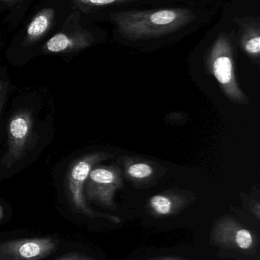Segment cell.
I'll return each instance as SVG.
<instances>
[{
    "instance_id": "1",
    "label": "cell",
    "mask_w": 260,
    "mask_h": 260,
    "mask_svg": "<svg viewBox=\"0 0 260 260\" xmlns=\"http://www.w3.org/2000/svg\"><path fill=\"white\" fill-rule=\"evenodd\" d=\"M111 18L123 38L137 41L174 33L192 22L195 15L186 8H165L118 12Z\"/></svg>"
},
{
    "instance_id": "2",
    "label": "cell",
    "mask_w": 260,
    "mask_h": 260,
    "mask_svg": "<svg viewBox=\"0 0 260 260\" xmlns=\"http://www.w3.org/2000/svg\"><path fill=\"white\" fill-rule=\"evenodd\" d=\"M207 63L211 73L230 100L235 103H248L237 82L230 35L227 32H221L218 35L209 50Z\"/></svg>"
},
{
    "instance_id": "3",
    "label": "cell",
    "mask_w": 260,
    "mask_h": 260,
    "mask_svg": "<svg viewBox=\"0 0 260 260\" xmlns=\"http://www.w3.org/2000/svg\"><path fill=\"white\" fill-rule=\"evenodd\" d=\"M112 154L105 152H93L85 154L75 159L69 165L66 174V189L72 204L79 212L93 218H102L120 224L122 220L119 217L108 214L98 213L92 210L84 197V185L90 171L98 163L112 157Z\"/></svg>"
},
{
    "instance_id": "4",
    "label": "cell",
    "mask_w": 260,
    "mask_h": 260,
    "mask_svg": "<svg viewBox=\"0 0 260 260\" xmlns=\"http://www.w3.org/2000/svg\"><path fill=\"white\" fill-rule=\"evenodd\" d=\"M7 134V148L2 158L1 165L9 169L22 160L36 144L32 111L21 108L12 114L8 123Z\"/></svg>"
},
{
    "instance_id": "5",
    "label": "cell",
    "mask_w": 260,
    "mask_h": 260,
    "mask_svg": "<svg viewBox=\"0 0 260 260\" xmlns=\"http://www.w3.org/2000/svg\"><path fill=\"white\" fill-rule=\"evenodd\" d=\"M122 186L123 179L119 168L114 166H95L84 185V197L85 200L114 209V196Z\"/></svg>"
},
{
    "instance_id": "6",
    "label": "cell",
    "mask_w": 260,
    "mask_h": 260,
    "mask_svg": "<svg viewBox=\"0 0 260 260\" xmlns=\"http://www.w3.org/2000/svg\"><path fill=\"white\" fill-rule=\"evenodd\" d=\"M211 241L216 245L241 252L252 251L256 247L253 232L232 217L218 221L212 229Z\"/></svg>"
},
{
    "instance_id": "7",
    "label": "cell",
    "mask_w": 260,
    "mask_h": 260,
    "mask_svg": "<svg viewBox=\"0 0 260 260\" xmlns=\"http://www.w3.org/2000/svg\"><path fill=\"white\" fill-rule=\"evenodd\" d=\"M57 247L50 238L12 240L0 242V260H41Z\"/></svg>"
},
{
    "instance_id": "8",
    "label": "cell",
    "mask_w": 260,
    "mask_h": 260,
    "mask_svg": "<svg viewBox=\"0 0 260 260\" xmlns=\"http://www.w3.org/2000/svg\"><path fill=\"white\" fill-rule=\"evenodd\" d=\"M239 26V43L244 53L252 59L260 56V27L259 20L251 17L233 20Z\"/></svg>"
},
{
    "instance_id": "9",
    "label": "cell",
    "mask_w": 260,
    "mask_h": 260,
    "mask_svg": "<svg viewBox=\"0 0 260 260\" xmlns=\"http://www.w3.org/2000/svg\"><path fill=\"white\" fill-rule=\"evenodd\" d=\"M188 200L178 194H157L148 201L150 213L157 218L172 216L187 206Z\"/></svg>"
},
{
    "instance_id": "10",
    "label": "cell",
    "mask_w": 260,
    "mask_h": 260,
    "mask_svg": "<svg viewBox=\"0 0 260 260\" xmlns=\"http://www.w3.org/2000/svg\"><path fill=\"white\" fill-rule=\"evenodd\" d=\"M91 35L87 33H76L71 37L59 33L52 37L45 45L50 53H67L86 48L93 42Z\"/></svg>"
},
{
    "instance_id": "11",
    "label": "cell",
    "mask_w": 260,
    "mask_h": 260,
    "mask_svg": "<svg viewBox=\"0 0 260 260\" xmlns=\"http://www.w3.org/2000/svg\"><path fill=\"white\" fill-rule=\"evenodd\" d=\"M53 16V11L44 9L32 20L27 29V41L30 42L39 39L50 27Z\"/></svg>"
},
{
    "instance_id": "12",
    "label": "cell",
    "mask_w": 260,
    "mask_h": 260,
    "mask_svg": "<svg viewBox=\"0 0 260 260\" xmlns=\"http://www.w3.org/2000/svg\"><path fill=\"white\" fill-rule=\"evenodd\" d=\"M126 172L130 178L142 180L151 177L154 174V169L145 162H135L128 165Z\"/></svg>"
},
{
    "instance_id": "13",
    "label": "cell",
    "mask_w": 260,
    "mask_h": 260,
    "mask_svg": "<svg viewBox=\"0 0 260 260\" xmlns=\"http://www.w3.org/2000/svg\"><path fill=\"white\" fill-rule=\"evenodd\" d=\"M79 4L88 8H102L125 4L141 0H76Z\"/></svg>"
},
{
    "instance_id": "14",
    "label": "cell",
    "mask_w": 260,
    "mask_h": 260,
    "mask_svg": "<svg viewBox=\"0 0 260 260\" xmlns=\"http://www.w3.org/2000/svg\"><path fill=\"white\" fill-rule=\"evenodd\" d=\"M8 96V87L0 91V116L3 112V108L6 104V99Z\"/></svg>"
},
{
    "instance_id": "15",
    "label": "cell",
    "mask_w": 260,
    "mask_h": 260,
    "mask_svg": "<svg viewBox=\"0 0 260 260\" xmlns=\"http://www.w3.org/2000/svg\"><path fill=\"white\" fill-rule=\"evenodd\" d=\"M56 260H92L85 256H78V255H70V256H64Z\"/></svg>"
},
{
    "instance_id": "16",
    "label": "cell",
    "mask_w": 260,
    "mask_h": 260,
    "mask_svg": "<svg viewBox=\"0 0 260 260\" xmlns=\"http://www.w3.org/2000/svg\"><path fill=\"white\" fill-rule=\"evenodd\" d=\"M154 260H187L186 259H183V258L181 257H177V256H166V257H160L158 258V259H156Z\"/></svg>"
},
{
    "instance_id": "17",
    "label": "cell",
    "mask_w": 260,
    "mask_h": 260,
    "mask_svg": "<svg viewBox=\"0 0 260 260\" xmlns=\"http://www.w3.org/2000/svg\"><path fill=\"white\" fill-rule=\"evenodd\" d=\"M8 85L6 82H3V81L0 80V91L4 89V88H7Z\"/></svg>"
},
{
    "instance_id": "18",
    "label": "cell",
    "mask_w": 260,
    "mask_h": 260,
    "mask_svg": "<svg viewBox=\"0 0 260 260\" xmlns=\"http://www.w3.org/2000/svg\"><path fill=\"white\" fill-rule=\"evenodd\" d=\"M3 215H4V211H3V206L0 205V221L3 219Z\"/></svg>"
}]
</instances>
